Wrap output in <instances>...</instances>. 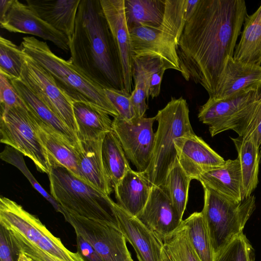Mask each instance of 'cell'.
<instances>
[{"label":"cell","instance_id":"obj_1","mask_svg":"<svg viewBox=\"0 0 261 261\" xmlns=\"http://www.w3.org/2000/svg\"><path fill=\"white\" fill-rule=\"evenodd\" d=\"M247 15L244 0H199L186 20L177 50L180 73L202 86L209 97L233 57Z\"/></svg>","mask_w":261,"mask_h":261},{"label":"cell","instance_id":"obj_2","mask_svg":"<svg viewBox=\"0 0 261 261\" xmlns=\"http://www.w3.org/2000/svg\"><path fill=\"white\" fill-rule=\"evenodd\" d=\"M69 51L71 62L95 84L124 89L118 49L100 0H81Z\"/></svg>","mask_w":261,"mask_h":261},{"label":"cell","instance_id":"obj_3","mask_svg":"<svg viewBox=\"0 0 261 261\" xmlns=\"http://www.w3.org/2000/svg\"><path fill=\"white\" fill-rule=\"evenodd\" d=\"M20 47L50 74L59 88L73 102L90 103L114 118L119 116L104 89L82 73L70 60H65L53 53L46 42L34 37H25Z\"/></svg>","mask_w":261,"mask_h":261},{"label":"cell","instance_id":"obj_4","mask_svg":"<svg viewBox=\"0 0 261 261\" xmlns=\"http://www.w3.org/2000/svg\"><path fill=\"white\" fill-rule=\"evenodd\" d=\"M48 175L50 195L66 211L119 229L115 202L109 196L76 176L57 161Z\"/></svg>","mask_w":261,"mask_h":261},{"label":"cell","instance_id":"obj_5","mask_svg":"<svg viewBox=\"0 0 261 261\" xmlns=\"http://www.w3.org/2000/svg\"><path fill=\"white\" fill-rule=\"evenodd\" d=\"M186 0H165L164 18L159 27L129 29L133 57L159 58L165 70L180 72L177 46L186 21Z\"/></svg>","mask_w":261,"mask_h":261},{"label":"cell","instance_id":"obj_6","mask_svg":"<svg viewBox=\"0 0 261 261\" xmlns=\"http://www.w3.org/2000/svg\"><path fill=\"white\" fill-rule=\"evenodd\" d=\"M158 122L152 155L144 172L151 186H164L167 173L177 158L176 139L194 133L189 118L187 101L182 97L171 98L155 116Z\"/></svg>","mask_w":261,"mask_h":261},{"label":"cell","instance_id":"obj_7","mask_svg":"<svg viewBox=\"0 0 261 261\" xmlns=\"http://www.w3.org/2000/svg\"><path fill=\"white\" fill-rule=\"evenodd\" d=\"M204 218L215 256L234 238L243 232L256 208L254 195L238 202L202 186Z\"/></svg>","mask_w":261,"mask_h":261},{"label":"cell","instance_id":"obj_8","mask_svg":"<svg viewBox=\"0 0 261 261\" xmlns=\"http://www.w3.org/2000/svg\"><path fill=\"white\" fill-rule=\"evenodd\" d=\"M0 136L2 143L29 158L39 172L49 174L56 161L42 144L29 109L1 107Z\"/></svg>","mask_w":261,"mask_h":261},{"label":"cell","instance_id":"obj_9","mask_svg":"<svg viewBox=\"0 0 261 261\" xmlns=\"http://www.w3.org/2000/svg\"><path fill=\"white\" fill-rule=\"evenodd\" d=\"M0 224L49 254L66 261H84L77 252L68 249L35 216L12 200L0 198Z\"/></svg>","mask_w":261,"mask_h":261},{"label":"cell","instance_id":"obj_10","mask_svg":"<svg viewBox=\"0 0 261 261\" xmlns=\"http://www.w3.org/2000/svg\"><path fill=\"white\" fill-rule=\"evenodd\" d=\"M23 61L19 80L49 107L76 135L77 126L73 102L59 88L50 74L24 52Z\"/></svg>","mask_w":261,"mask_h":261},{"label":"cell","instance_id":"obj_11","mask_svg":"<svg viewBox=\"0 0 261 261\" xmlns=\"http://www.w3.org/2000/svg\"><path fill=\"white\" fill-rule=\"evenodd\" d=\"M155 120V116L127 120L120 116L113 120L112 130L137 171L144 172L150 164L155 141L153 125Z\"/></svg>","mask_w":261,"mask_h":261},{"label":"cell","instance_id":"obj_12","mask_svg":"<svg viewBox=\"0 0 261 261\" xmlns=\"http://www.w3.org/2000/svg\"><path fill=\"white\" fill-rule=\"evenodd\" d=\"M62 215L75 233L88 242L104 261H129L132 258L126 240L119 229L71 214L65 209Z\"/></svg>","mask_w":261,"mask_h":261},{"label":"cell","instance_id":"obj_13","mask_svg":"<svg viewBox=\"0 0 261 261\" xmlns=\"http://www.w3.org/2000/svg\"><path fill=\"white\" fill-rule=\"evenodd\" d=\"M261 95V86L221 99L209 97L199 110L198 118L208 126L212 137L228 130L242 112Z\"/></svg>","mask_w":261,"mask_h":261},{"label":"cell","instance_id":"obj_14","mask_svg":"<svg viewBox=\"0 0 261 261\" xmlns=\"http://www.w3.org/2000/svg\"><path fill=\"white\" fill-rule=\"evenodd\" d=\"M0 24L9 32L36 36L51 41L66 52L69 51V41L64 34L43 20L28 5L17 0H13L6 14L0 19Z\"/></svg>","mask_w":261,"mask_h":261},{"label":"cell","instance_id":"obj_15","mask_svg":"<svg viewBox=\"0 0 261 261\" xmlns=\"http://www.w3.org/2000/svg\"><path fill=\"white\" fill-rule=\"evenodd\" d=\"M174 146L178 161L191 179L201 174L223 166L224 159L194 133L175 139Z\"/></svg>","mask_w":261,"mask_h":261},{"label":"cell","instance_id":"obj_16","mask_svg":"<svg viewBox=\"0 0 261 261\" xmlns=\"http://www.w3.org/2000/svg\"><path fill=\"white\" fill-rule=\"evenodd\" d=\"M136 217L163 241L182 221L164 186H152L145 206Z\"/></svg>","mask_w":261,"mask_h":261},{"label":"cell","instance_id":"obj_17","mask_svg":"<svg viewBox=\"0 0 261 261\" xmlns=\"http://www.w3.org/2000/svg\"><path fill=\"white\" fill-rule=\"evenodd\" d=\"M100 3L118 49L124 89L132 94L134 89L133 56L125 16L124 0H100Z\"/></svg>","mask_w":261,"mask_h":261},{"label":"cell","instance_id":"obj_18","mask_svg":"<svg viewBox=\"0 0 261 261\" xmlns=\"http://www.w3.org/2000/svg\"><path fill=\"white\" fill-rule=\"evenodd\" d=\"M114 207L119 229L134 247L139 261H162L163 241L117 203Z\"/></svg>","mask_w":261,"mask_h":261},{"label":"cell","instance_id":"obj_19","mask_svg":"<svg viewBox=\"0 0 261 261\" xmlns=\"http://www.w3.org/2000/svg\"><path fill=\"white\" fill-rule=\"evenodd\" d=\"M104 136L94 140H77L79 174L82 180L109 196L113 188L107 175L102 160L101 146Z\"/></svg>","mask_w":261,"mask_h":261},{"label":"cell","instance_id":"obj_20","mask_svg":"<svg viewBox=\"0 0 261 261\" xmlns=\"http://www.w3.org/2000/svg\"><path fill=\"white\" fill-rule=\"evenodd\" d=\"M261 86V65L234 60H227L214 95L221 99L249 89Z\"/></svg>","mask_w":261,"mask_h":261},{"label":"cell","instance_id":"obj_21","mask_svg":"<svg viewBox=\"0 0 261 261\" xmlns=\"http://www.w3.org/2000/svg\"><path fill=\"white\" fill-rule=\"evenodd\" d=\"M81 0H27V5L45 22L72 38Z\"/></svg>","mask_w":261,"mask_h":261},{"label":"cell","instance_id":"obj_22","mask_svg":"<svg viewBox=\"0 0 261 261\" xmlns=\"http://www.w3.org/2000/svg\"><path fill=\"white\" fill-rule=\"evenodd\" d=\"M151 187L144 172L131 169L114 188L117 203L136 217L145 206Z\"/></svg>","mask_w":261,"mask_h":261},{"label":"cell","instance_id":"obj_23","mask_svg":"<svg viewBox=\"0 0 261 261\" xmlns=\"http://www.w3.org/2000/svg\"><path fill=\"white\" fill-rule=\"evenodd\" d=\"M196 180L231 200L243 201L242 174L238 158L225 161L223 166L201 174Z\"/></svg>","mask_w":261,"mask_h":261},{"label":"cell","instance_id":"obj_24","mask_svg":"<svg viewBox=\"0 0 261 261\" xmlns=\"http://www.w3.org/2000/svg\"><path fill=\"white\" fill-rule=\"evenodd\" d=\"M35 119L37 133L44 147L56 161L79 178L77 143L71 142L36 116Z\"/></svg>","mask_w":261,"mask_h":261},{"label":"cell","instance_id":"obj_25","mask_svg":"<svg viewBox=\"0 0 261 261\" xmlns=\"http://www.w3.org/2000/svg\"><path fill=\"white\" fill-rule=\"evenodd\" d=\"M73 109L78 140L96 139L112 130L113 120L101 109L81 101L73 102Z\"/></svg>","mask_w":261,"mask_h":261},{"label":"cell","instance_id":"obj_26","mask_svg":"<svg viewBox=\"0 0 261 261\" xmlns=\"http://www.w3.org/2000/svg\"><path fill=\"white\" fill-rule=\"evenodd\" d=\"M230 138L238 152L242 181V200L250 197L258 183L261 153L257 143L251 136Z\"/></svg>","mask_w":261,"mask_h":261},{"label":"cell","instance_id":"obj_27","mask_svg":"<svg viewBox=\"0 0 261 261\" xmlns=\"http://www.w3.org/2000/svg\"><path fill=\"white\" fill-rule=\"evenodd\" d=\"M236 45L233 58L245 63L261 65V5L251 15H247Z\"/></svg>","mask_w":261,"mask_h":261},{"label":"cell","instance_id":"obj_28","mask_svg":"<svg viewBox=\"0 0 261 261\" xmlns=\"http://www.w3.org/2000/svg\"><path fill=\"white\" fill-rule=\"evenodd\" d=\"M11 81L29 109L36 117L71 142L77 143V139L75 134L24 84L19 80H12Z\"/></svg>","mask_w":261,"mask_h":261},{"label":"cell","instance_id":"obj_29","mask_svg":"<svg viewBox=\"0 0 261 261\" xmlns=\"http://www.w3.org/2000/svg\"><path fill=\"white\" fill-rule=\"evenodd\" d=\"M128 29L159 27L162 22L165 0H124Z\"/></svg>","mask_w":261,"mask_h":261},{"label":"cell","instance_id":"obj_30","mask_svg":"<svg viewBox=\"0 0 261 261\" xmlns=\"http://www.w3.org/2000/svg\"><path fill=\"white\" fill-rule=\"evenodd\" d=\"M101 156L106 173L114 189L131 168L122 146L112 130L105 135Z\"/></svg>","mask_w":261,"mask_h":261},{"label":"cell","instance_id":"obj_31","mask_svg":"<svg viewBox=\"0 0 261 261\" xmlns=\"http://www.w3.org/2000/svg\"><path fill=\"white\" fill-rule=\"evenodd\" d=\"M163 242L162 261H201L191 245L183 221Z\"/></svg>","mask_w":261,"mask_h":261},{"label":"cell","instance_id":"obj_32","mask_svg":"<svg viewBox=\"0 0 261 261\" xmlns=\"http://www.w3.org/2000/svg\"><path fill=\"white\" fill-rule=\"evenodd\" d=\"M182 221L191 245L201 261H214L215 254L202 212L193 213Z\"/></svg>","mask_w":261,"mask_h":261},{"label":"cell","instance_id":"obj_33","mask_svg":"<svg viewBox=\"0 0 261 261\" xmlns=\"http://www.w3.org/2000/svg\"><path fill=\"white\" fill-rule=\"evenodd\" d=\"M191 180L176 158L167 173L164 186L181 219L186 208Z\"/></svg>","mask_w":261,"mask_h":261},{"label":"cell","instance_id":"obj_34","mask_svg":"<svg viewBox=\"0 0 261 261\" xmlns=\"http://www.w3.org/2000/svg\"><path fill=\"white\" fill-rule=\"evenodd\" d=\"M23 52L11 41L0 37V73L9 80H19L23 66Z\"/></svg>","mask_w":261,"mask_h":261},{"label":"cell","instance_id":"obj_35","mask_svg":"<svg viewBox=\"0 0 261 261\" xmlns=\"http://www.w3.org/2000/svg\"><path fill=\"white\" fill-rule=\"evenodd\" d=\"M23 155L22 153L8 145L6 146L0 154L1 159L3 161L11 164L18 169L27 177L33 187L51 204L56 211L63 214V208L55 200L51 195L49 194L42 187L35 178L27 167Z\"/></svg>","mask_w":261,"mask_h":261},{"label":"cell","instance_id":"obj_36","mask_svg":"<svg viewBox=\"0 0 261 261\" xmlns=\"http://www.w3.org/2000/svg\"><path fill=\"white\" fill-rule=\"evenodd\" d=\"M254 250L246 235L241 233L215 256L214 261H254Z\"/></svg>","mask_w":261,"mask_h":261},{"label":"cell","instance_id":"obj_37","mask_svg":"<svg viewBox=\"0 0 261 261\" xmlns=\"http://www.w3.org/2000/svg\"><path fill=\"white\" fill-rule=\"evenodd\" d=\"M133 79L134 89L131 94V99L136 117H144L148 109L146 100L149 97V87L144 72L137 61L133 58Z\"/></svg>","mask_w":261,"mask_h":261},{"label":"cell","instance_id":"obj_38","mask_svg":"<svg viewBox=\"0 0 261 261\" xmlns=\"http://www.w3.org/2000/svg\"><path fill=\"white\" fill-rule=\"evenodd\" d=\"M133 58L137 60L146 76L149 97H157L161 92L162 81L166 70L160 60L150 57Z\"/></svg>","mask_w":261,"mask_h":261},{"label":"cell","instance_id":"obj_39","mask_svg":"<svg viewBox=\"0 0 261 261\" xmlns=\"http://www.w3.org/2000/svg\"><path fill=\"white\" fill-rule=\"evenodd\" d=\"M234 131L240 137L251 136L261 153V96L250 113Z\"/></svg>","mask_w":261,"mask_h":261},{"label":"cell","instance_id":"obj_40","mask_svg":"<svg viewBox=\"0 0 261 261\" xmlns=\"http://www.w3.org/2000/svg\"><path fill=\"white\" fill-rule=\"evenodd\" d=\"M104 90L107 97L117 110L120 117L127 120L136 117L130 93L125 89L106 88Z\"/></svg>","mask_w":261,"mask_h":261},{"label":"cell","instance_id":"obj_41","mask_svg":"<svg viewBox=\"0 0 261 261\" xmlns=\"http://www.w3.org/2000/svg\"><path fill=\"white\" fill-rule=\"evenodd\" d=\"M9 232L16 249L23 252L35 261H66L41 250L18 234Z\"/></svg>","mask_w":261,"mask_h":261},{"label":"cell","instance_id":"obj_42","mask_svg":"<svg viewBox=\"0 0 261 261\" xmlns=\"http://www.w3.org/2000/svg\"><path fill=\"white\" fill-rule=\"evenodd\" d=\"M0 102L1 108L21 107L29 109L11 80L1 73Z\"/></svg>","mask_w":261,"mask_h":261},{"label":"cell","instance_id":"obj_43","mask_svg":"<svg viewBox=\"0 0 261 261\" xmlns=\"http://www.w3.org/2000/svg\"><path fill=\"white\" fill-rule=\"evenodd\" d=\"M17 258L9 231L0 224V261H17Z\"/></svg>","mask_w":261,"mask_h":261},{"label":"cell","instance_id":"obj_44","mask_svg":"<svg viewBox=\"0 0 261 261\" xmlns=\"http://www.w3.org/2000/svg\"><path fill=\"white\" fill-rule=\"evenodd\" d=\"M77 252L84 261H104L102 257L81 235L76 233Z\"/></svg>","mask_w":261,"mask_h":261},{"label":"cell","instance_id":"obj_45","mask_svg":"<svg viewBox=\"0 0 261 261\" xmlns=\"http://www.w3.org/2000/svg\"><path fill=\"white\" fill-rule=\"evenodd\" d=\"M13 0H1L0 1V19H2L6 14Z\"/></svg>","mask_w":261,"mask_h":261},{"label":"cell","instance_id":"obj_46","mask_svg":"<svg viewBox=\"0 0 261 261\" xmlns=\"http://www.w3.org/2000/svg\"><path fill=\"white\" fill-rule=\"evenodd\" d=\"M17 251L18 252L17 261H35L34 259H33L32 258H31L29 256H28L27 254H25L23 252L20 251H18V250H17Z\"/></svg>","mask_w":261,"mask_h":261},{"label":"cell","instance_id":"obj_47","mask_svg":"<svg viewBox=\"0 0 261 261\" xmlns=\"http://www.w3.org/2000/svg\"><path fill=\"white\" fill-rule=\"evenodd\" d=\"M129 261H134V260H133V259H132V258H131L129 260Z\"/></svg>","mask_w":261,"mask_h":261}]
</instances>
